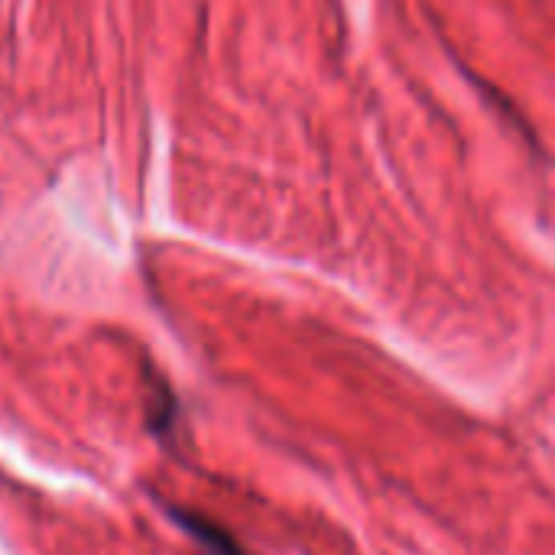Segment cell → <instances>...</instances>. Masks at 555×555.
Listing matches in <instances>:
<instances>
[]
</instances>
